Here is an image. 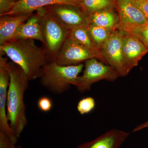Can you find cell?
Masks as SVG:
<instances>
[{
	"label": "cell",
	"mask_w": 148,
	"mask_h": 148,
	"mask_svg": "<svg viewBox=\"0 0 148 148\" xmlns=\"http://www.w3.org/2000/svg\"><path fill=\"white\" fill-rule=\"evenodd\" d=\"M8 69L10 82L8 91L7 114L10 127L18 139L28 124L24 98L30 80L24 70L14 62H8Z\"/></svg>",
	"instance_id": "obj_1"
},
{
	"label": "cell",
	"mask_w": 148,
	"mask_h": 148,
	"mask_svg": "<svg viewBox=\"0 0 148 148\" xmlns=\"http://www.w3.org/2000/svg\"><path fill=\"white\" fill-rule=\"evenodd\" d=\"M34 40H16L0 45L1 56L5 54L20 66L30 81L38 79L43 67L49 62L45 49L38 47Z\"/></svg>",
	"instance_id": "obj_2"
},
{
	"label": "cell",
	"mask_w": 148,
	"mask_h": 148,
	"mask_svg": "<svg viewBox=\"0 0 148 148\" xmlns=\"http://www.w3.org/2000/svg\"><path fill=\"white\" fill-rule=\"evenodd\" d=\"M84 67L83 64L64 66L50 62L43 67L40 77L42 86L53 94L60 95L75 86L79 74Z\"/></svg>",
	"instance_id": "obj_3"
},
{
	"label": "cell",
	"mask_w": 148,
	"mask_h": 148,
	"mask_svg": "<svg viewBox=\"0 0 148 148\" xmlns=\"http://www.w3.org/2000/svg\"><path fill=\"white\" fill-rule=\"evenodd\" d=\"M36 13L40 17V24L49 62L55 61L59 51L69 36V31L58 23L47 7L40 8Z\"/></svg>",
	"instance_id": "obj_4"
},
{
	"label": "cell",
	"mask_w": 148,
	"mask_h": 148,
	"mask_svg": "<svg viewBox=\"0 0 148 148\" xmlns=\"http://www.w3.org/2000/svg\"><path fill=\"white\" fill-rule=\"evenodd\" d=\"M82 75L78 77L75 86L81 93L89 91L93 84L100 81L105 80L112 82L120 77L113 68L96 58L86 61Z\"/></svg>",
	"instance_id": "obj_5"
},
{
	"label": "cell",
	"mask_w": 148,
	"mask_h": 148,
	"mask_svg": "<svg viewBox=\"0 0 148 148\" xmlns=\"http://www.w3.org/2000/svg\"><path fill=\"white\" fill-rule=\"evenodd\" d=\"M92 58H97L105 64L101 53H95L88 49L68 37L59 51L55 62L61 66H74L83 64Z\"/></svg>",
	"instance_id": "obj_6"
},
{
	"label": "cell",
	"mask_w": 148,
	"mask_h": 148,
	"mask_svg": "<svg viewBox=\"0 0 148 148\" xmlns=\"http://www.w3.org/2000/svg\"><path fill=\"white\" fill-rule=\"evenodd\" d=\"M122 32L118 29L114 30L101 49V53L105 64L109 65L115 70L120 77H125L128 74L123 60L122 45Z\"/></svg>",
	"instance_id": "obj_7"
},
{
	"label": "cell",
	"mask_w": 148,
	"mask_h": 148,
	"mask_svg": "<svg viewBox=\"0 0 148 148\" xmlns=\"http://www.w3.org/2000/svg\"><path fill=\"white\" fill-rule=\"evenodd\" d=\"M47 7L62 27L67 30L80 27H87L88 18L79 7L70 4H56Z\"/></svg>",
	"instance_id": "obj_8"
},
{
	"label": "cell",
	"mask_w": 148,
	"mask_h": 148,
	"mask_svg": "<svg viewBox=\"0 0 148 148\" xmlns=\"http://www.w3.org/2000/svg\"><path fill=\"white\" fill-rule=\"evenodd\" d=\"M8 63L7 58L0 56V131L8 135L16 144L18 139L10 127L7 114L8 91L10 82Z\"/></svg>",
	"instance_id": "obj_9"
},
{
	"label": "cell",
	"mask_w": 148,
	"mask_h": 148,
	"mask_svg": "<svg viewBox=\"0 0 148 148\" xmlns=\"http://www.w3.org/2000/svg\"><path fill=\"white\" fill-rule=\"evenodd\" d=\"M120 30L122 32V49L123 60L129 73L132 69L138 66L139 61L148 53V49L138 38L123 30Z\"/></svg>",
	"instance_id": "obj_10"
},
{
	"label": "cell",
	"mask_w": 148,
	"mask_h": 148,
	"mask_svg": "<svg viewBox=\"0 0 148 148\" xmlns=\"http://www.w3.org/2000/svg\"><path fill=\"white\" fill-rule=\"evenodd\" d=\"M116 9L119 17V27H136L148 24L143 12L132 0H115Z\"/></svg>",
	"instance_id": "obj_11"
},
{
	"label": "cell",
	"mask_w": 148,
	"mask_h": 148,
	"mask_svg": "<svg viewBox=\"0 0 148 148\" xmlns=\"http://www.w3.org/2000/svg\"><path fill=\"white\" fill-rule=\"evenodd\" d=\"M129 133L113 129L89 142L82 143L76 148H121Z\"/></svg>",
	"instance_id": "obj_12"
},
{
	"label": "cell",
	"mask_w": 148,
	"mask_h": 148,
	"mask_svg": "<svg viewBox=\"0 0 148 148\" xmlns=\"http://www.w3.org/2000/svg\"><path fill=\"white\" fill-rule=\"evenodd\" d=\"M33 14L0 16V45L11 40L18 28Z\"/></svg>",
	"instance_id": "obj_13"
},
{
	"label": "cell",
	"mask_w": 148,
	"mask_h": 148,
	"mask_svg": "<svg viewBox=\"0 0 148 148\" xmlns=\"http://www.w3.org/2000/svg\"><path fill=\"white\" fill-rule=\"evenodd\" d=\"M80 0H19L5 15L33 13L38 9L56 4H70L80 8Z\"/></svg>",
	"instance_id": "obj_14"
},
{
	"label": "cell",
	"mask_w": 148,
	"mask_h": 148,
	"mask_svg": "<svg viewBox=\"0 0 148 148\" xmlns=\"http://www.w3.org/2000/svg\"><path fill=\"white\" fill-rule=\"evenodd\" d=\"M22 40H37L43 45L44 44L39 16L36 13L33 14L27 21L20 26L10 41Z\"/></svg>",
	"instance_id": "obj_15"
},
{
	"label": "cell",
	"mask_w": 148,
	"mask_h": 148,
	"mask_svg": "<svg viewBox=\"0 0 148 148\" xmlns=\"http://www.w3.org/2000/svg\"><path fill=\"white\" fill-rule=\"evenodd\" d=\"M115 9H106L88 15L89 24L115 30L119 24V17Z\"/></svg>",
	"instance_id": "obj_16"
},
{
	"label": "cell",
	"mask_w": 148,
	"mask_h": 148,
	"mask_svg": "<svg viewBox=\"0 0 148 148\" xmlns=\"http://www.w3.org/2000/svg\"><path fill=\"white\" fill-rule=\"evenodd\" d=\"M86 29L93 45L100 51L114 31L90 24L88 25Z\"/></svg>",
	"instance_id": "obj_17"
},
{
	"label": "cell",
	"mask_w": 148,
	"mask_h": 148,
	"mask_svg": "<svg viewBox=\"0 0 148 148\" xmlns=\"http://www.w3.org/2000/svg\"><path fill=\"white\" fill-rule=\"evenodd\" d=\"M80 8L86 15L95 12L116 9L115 0H80Z\"/></svg>",
	"instance_id": "obj_18"
},
{
	"label": "cell",
	"mask_w": 148,
	"mask_h": 148,
	"mask_svg": "<svg viewBox=\"0 0 148 148\" xmlns=\"http://www.w3.org/2000/svg\"><path fill=\"white\" fill-rule=\"evenodd\" d=\"M69 38L74 40L82 46L95 53H101L91 41L86 27H76L69 31Z\"/></svg>",
	"instance_id": "obj_19"
},
{
	"label": "cell",
	"mask_w": 148,
	"mask_h": 148,
	"mask_svg": "<svg viewBox=\"0 0 148 148\" xmlns=\"http://www.w3.org/2000/svg\"><path fill=\"white\" fill-rule=\"evenodd\" d=\"M118 29L123 30L138 38L148 49V24L136 27H119Z\"/></svg>",
	"instance_id": "obj_20"
},
{
	"label": "cell",
	"mask_w": 148,
	"mask_h": 148,
	"mask_svg": "<svg viewBox=\"0 0 148 148\" xmlns=\"http://www.w3.org/2000/svg\"><path fill=\"white\" fill-rule=\"evenodd\" d=\"M95 99L91 97H87L80 100L77 106V110L81 115L90 112L95 109Z\"/></svg>",
	"instance_id": "obj_21"
},
{
	"label": "cell",
	"mask_w": 148,
	"mask_h": 148,
	"mask_svg": "<svg viewBox=\"0 0 148 148\" xmlns=\"http://www.w3.org/2000/svg\"><path fill=\"white\" fill-rule=\"evenodd\" d=\"M37 106L38 108L42 112H48L52 108L53 102L51 99L47 96H42L38 100Z\"/></svg>",
	"instance_id": "obj_22"
},
{
	"label": "cell",
	"mask_w": 148,
	"mask_h": 148,
	"mask_svg": "<svg viewBox=\"0 0 148 148\" xmlns=\"http://www.w3.org/2000/svg\"><path fill=\"white\" fill-rule=\"evenodd\" d=\"M16 0H0V16L8 13L14 7Z\"/></svg>",
	"instance_id": "obj_23"
},
{
	"label": "cell",
	"mask_w": 148,
	"mask_h": 148,
	"mask_svg": "<svg viewBox=\"0 0 148 148\" xmlns=\"http://www.w3.org/2000/svg\"><path fill=\"white\" fill-rule=\"evenodd\" d=\"M16 146L8 135L0 131V148H15Z\"/></svg>",
	"instance_id": "obj_24"
},
{
	"label": "cell",
	"mask_w": 148,
	"mask_h": 148,
	"mask_svg": "<svg viewBox=\"0 0 148 148\" xmlns=\"http://www.w3.org/2000/svg\"><path fill=\"white\" fill-rule=\"evenodd\" d=\"M132 1L143 12L148 22V0H132Z\"/></svg>",
	"instance_id": "obj_25"
},
{
	"label": "cell",
	"mask_w": 148,
	"mask_h": 148,
	"mask_svg": "<svg viewBox=\"0 0 148 148\" xmlns=\"http://www.w3.org/2000/svg\"><path fill=\"white\" fill-rule=\"evenodd\" d=\"M148 127V120L147 121L145 122V123H142V124L139 125L138 126H136V127L132 130V132H135L142 130L144 128Z\"/></svg>",
	"instance_id": "obj_26"
},
{
	"label": "cell",
	"mask_w": 148,
	"mask_h": 148,
	"mask_svg": "<svg viewBox=\"0 0 148 148\" xmlns=\"http://www.w3.org/2000/svg\"><path fill=\"white\" fill-rule=\"evenodd\" d=\"M15 148H23L21 146H16Z\"/></svg>",
	"instance_id": "obj_27"
},
{
	"label": "cell",
	"mask_w": 148,
	"mask_h": 148,
	"mask_svg": "<svg viewBox=\"0 0 148 148\" xmlns=\"http://www.w3.org/2000/svg\"><path fill=\"white\" fill-rule=\"evenodd\" d=\"M16 1H19V0H16Z\"/></svg>",
	"instance_id": "obj_28"
}]
</instances>
